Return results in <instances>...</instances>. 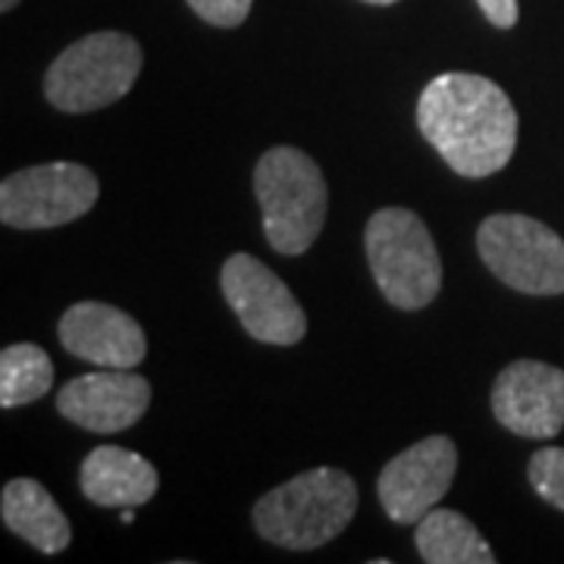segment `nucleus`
Returning a JSON list of instances; mask_svg holds the SVG:
<instances>
[{
    "label": "nucleus",
    "instance_id": "nucleus-1",
    "mask_svg": "<svg viewBox=\"0 0 564 564\" xmlns=\"http://www.w3.org/2000/svg\"><path fill=\"white\" fill-rule=\"evenodd\" d=\"M421 135L464 180H486L518 148V110L502 88L477 73H443L417 101Z\"/></svg>",
    "mask_w": 564,
    "mask_h": 564
},
{
    "label": "nucleus",
    "instance_id": "nucleus-2",
    "mask_svg": "<svg viewBox=\"0 0 564 564\" xmlns=\"http://www.w3.org/2000/svg\"><path fill=\"white\" fill-rule=\"evenodd\" d=\"M358 511V486L339 467H314L276 486L254 505V527L267 543L311 552L336 540Z\"/></svg>",
    "mask_w": 564,
    "mask_h": 564
},
{
    "label": "nucleus",
    "instance_id": "nucleus-3",
    "mask_svg": "<svg viewBox=\"0 0 564 564\" xmlns=\"http://www.w3.org/2000/svg\"><path fill=\"white\" fill-rule=\"evenodd\" d=\"M254 195L261 204L263 236L273 251L299 258L317 242L329 188L321 166L299 148H270L254 166Z\"/></svg>",
    "mask_w": 564,
    "mask_h": 564
},
{
    "label": "nucleus",
    "instance_id": "nucleus-4",
    "mask_svg": "<svg viewBox=\"0 0 564 564\" xmlns=\"http://www.w3.org/2000/svg\"><path fill=\"white\" fill-rule=\"evenodd\" d=\"M367 261L383 299L399 311H421L443 289V261L426 223L408 207H383L367 220Z\"/></svg>",
    "mask_w": 564,
    "mask_h": 564
},
{
    "label": "nucleus",
    "instance_id": "nucleus-5",
    "mask_svg": "<svg viewBox=\"0 0 564 564\" xmlns=\"http://www.w3.org/2000/svg\"><path fill=\"white\" fill-rule=\"evenodd\" d=\"M141 63L139 41L126 32L85 35L47 66L44 98L63 113H95L132 91Z\"/></svg>",
    "mask_w": 564,
    "mask_h": 564
},
{
    "label": "nucleus",
    "instance_id": "nucleus-6",
    "mask_svg": "<svg viewBox=\"0 0 564 564\" xmlns=\"http://www.w3.org/2000/svg\"><path fill=\"white\" fill-rule=\"evenodd\" d=\"M477 251L492 276L524 295H562L564 239L524 214H492L477 229Z\"/></svg>",
    "mask_w": 564,
    "mask_h": 564
},
{
    "label": "nucleus",
    "instance_id": "nucleus-7",
    "mask_svg": "<svg viewBox=\"0 0 564 564\" xmlns=\"http://www.w3.org/2000/svg\"><path fill=\"white\" fill-rule=\"evenodd\" d=\"M98 176L79 163H41L0 182V220L13 229H54L85 217L98 202Z\"/></svg>",
    "mask_w": 564,
    "mask_h": 564
},
{
    "label": "nucleus",
    "instance_id": "nucleus-8",
    "mask_svg": "<svg viewBox=\"0 0 564 564\" xmlns=\"http://www.w3.org/2000/svg\"><path fill=\"white\" fill-rule=\"evenodd\" d=\"M223 299L236 311L251 339L263 345H299L307 333V314L289 285L251 254H232L220 270Z\"/></svg>",
    "mask_w": 564,
    "mask_h": 564
},
{
    "label": "nucleus",
    "instance_id": "nucleus-9",
    "mask_svg": "<svg viewBox=\"0 0 564 564\" xmlns=\"http://www.w3.org/2000/svg\"><path fill=\"white\" fill-rule=\"evenodd\" d=\"M458 470V448L448 436H426L386 464L377 492L389 521L417 527L448 492Z\"/></svg>",
    "mask_w": 564,
    "mask_h": 564
},
{
    "label": "nucleus",
    "instance_id": "nucleus-10",
    "mask_svg": "<svg viewBox=\"0 0 564 564\" xmlns=\"http://www.w3.org/2000/svg\"><path fill=\"white\" fill-rule=\"evenodd\" d=\"M492 414L524 440H552L564 426V370L543 361H514L492 386Z\"/></svg>",
    "mask_w": 564,
    "mask_h": 564
},
{
    "label": "nucleus",
    "instance_id": "nucleus-11",
    "mask_svg": "<svg viewBox=\"0 0 564 564\" xmlns=\"http://www.w3.org/2000/svg\"><path fill=\"white\" fill-rule=\"evenodd\" d=\"M151 404V383L132 370L101 367L76 377L57 395V411L88 433H122L144 417Z\"/></svg>",
    "mask_w": 564,
    "mask_h": 564
},
{
    "label": "nucleus",
    "instance_id": "nucleus-12",
    "mask_svg": "<svg viewBox=\"0 0 564 564\" xmlns=\"http://www.w3.org/2000/svg\"><path fill=\"white\" fill-rule=\"evenodd\" d=\"M57 336L73 358L110 370H135L148 355L139 321L104 302L73 304L61 317Z\"/></svg>",
    "mask_w": 564,
    "mask_h": 564
},
{
    "label": "nucleus",
    "instance_id": "nucleus-13",
    "mask_svg": "<svg viewBox=\"0 0 564 564\" xmlns=\"http://www.w3.org/2000/svg\"><path fill=\"white\" fill-rule=\"evenodd\" d=\"M82 496L101 508H139L158 492V470L139 452L120 445H98L82 462Z\"/></svg>",
    "mask_w": 564,
    "mask_h": 564
},
{
    "label": "nucleus",
    "instance_id": "nucleus-14",
    "mask_svg": "<svg viewBox=\"0 0 564 564\" xmlns=\"http://www.w3.org/2000/svg\"><path fill=\"white\" fill-rule=\"evenodd\" d=\"M0 518L10 533H17L44 555H57L73 540V527L61 511V505L32 477H17L3 486Z\"/></svg>",
    "mask_w": 564,
    "mask_h": 564
},
{
    "label": "nucleus",
    "instance_id": "nucleus-15",
    "mask_svg": "<svg viewBox=\"0 0 564 564\" xmlns=\"http://www.w3.org/2000/svg\"><path fill=\"white\" fill-rule=\"evenodd\" d=\"M414 543L426 564H492L496 552L489 549L480 530L470 524L464 514L452 508H433L426 511L417 530Z\"/></svg>",
    "mask_w": 564,
    "mask_h": 564
},
{
    "label": "nucleus",
    "instance_id": "nucleus-16",
    "mask_svg": "<svg viewBox=\"0 0 564 564\" xmlns=\"http://www.w3.org/2000/svg\"><path fill=\"white\" fill-rule=\"evenodd\" d=\"M54 386V361L32 343L10 345L0 351V408H22L39 402Z\"/></svg>",
    "mask_w": 564,
    "mask_h": 564
},
{
    "label": "nucleus",
    "instance_id": "nucleus-17",
    "mask_svg": "<svg viewBox=\"0 0 564 564\" xmlns=\"http://www.w3.org/2000/svg\"><path fill=\"white\" fill-rule=\"evenodd\" d=\"M530 486L536 489V496L549 502L552 508L564 511V448H540L530 458Z\"/></svg>",
    "mask_w": 564,
    "mask_h": 564
},
{
    "label": "nucleus",
    "instance_id": "nucleus-18",
    "mask_svg": "<svg viewBox=\"0 0 564 564\" xmlns=\"http://www.w3.org/2000/svg\"><path fill=\"white\" fill-rule=\"evenodd\" d=\"M254 0H188V7L202 17L204 22L217 29H236L248 20Z\"/></svg>",
    "mask_w": 564,
    "mask_h": 564
},
{
    "label": "nucleus",
    "instance_id": "nucleus-19",
    "mask_svg": "<svg viewBox=\"0 0 564 564\" xmlns=\"http://www.w3.org/2000/svg\"><path fill=\"white\" fill-rule=\"evenodd\" d=\"M480 3V10H484V17L492 25H499V29H511L518 17H521V10H518V0H477Z\"/></svg>",
    "mask_w": 564,
    "mask_h": 564
},
{
    "label": "nucleus",
    "instance_id": "nucleus-20",
    "mask_svg": "<svg viewBox=\"0 0 564 564\" xmlns=\"http://www.w3.org/2000/svg\"><path fill=\"white\" fill-rule=\"evenodd\" d=\"M120 521L122 524H132V521H135V508H122Z\"/></svg>",
    "mask_w": 564,
    "mask_h": 564
},
{
    "label": "nucleus",
    "instance_id": "nucleus-21",
    "mask_svg": "<svg viewBox=\"0 0 564 564\" xmlns=\"http://www.w3.org/2000/svg\"><path fill=\"white\" fill-rule=\"evenodd\" d=\"M20 3L22 0H0V10H3V13H10V10H17Z\"/></svg>",
    "mask_w": 564,
    "mask_h": 564
},
{
    "label": "nucleus",
    "instance_id": "nucleus-22",
    "mask_svg": "<svg viewBox=\"0 0 564 564\" xmlns=\"http://www.w3.org/2000/svg\"><path fill=\"white\" fill-rule=\"evenodd\" d=\"M364 3H377V7H389V3H399V0H364Z\"/></svg>",
    "mask_w": 564,
    "mask_h": 564
}]
</instances>
